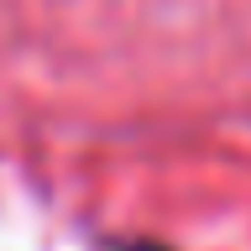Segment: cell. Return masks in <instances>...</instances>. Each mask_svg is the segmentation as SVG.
<instances>
[{
	"label": "cell",
	"instance_id": "1",
	"mask_svg": "<svg viewBox=\"0 0 251 251\" xmlns=\"http://www.w3.org/2000/svg\"><path fill=\"white\" fill-rule=\"evenodd\" d=\"M121 251H168V246H152V241H136V246H121Z\"/></svg>",
	"mask_w": 251,
	"mask_h": 251
}]
</instances>
